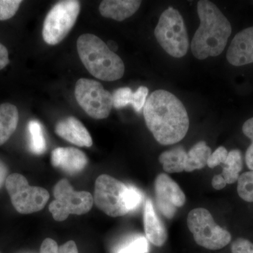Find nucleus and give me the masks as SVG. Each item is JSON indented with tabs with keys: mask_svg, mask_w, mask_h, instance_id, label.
Returning a JSON list of instances; mask_svg holds the SVG:
<instances>
[{
	"mask_svg": "<svg viewBox=\"0 0 253 253\" xmlns=\"http://www.w3.org/2000/svg\"><path fill=\"white\" fill-rule=\"evenodd\" d=\"M145 122L159 144L167 146L184 139L189 118L182 102L172 93L158 89L151 93L144 107Z\"/></svg>",
	"mask_w": 253,
	"mask_h": 253,
	"instance_id": "nucleus-1",
	"label": "nucleus"
},
{
	"mask_svg": "<svg viewBox=\"0 0 253 253\" xmlns=\"http://www.w3.org/2000/svg\"><path fill=\"white\" fill-rule=\"evenodd\" d=\"M197 12L201 24L191 41L192 54L199 60L219 56L231 36V23L219 8L208 0L198 2Z\"/></svg>",
	"mask_w": 253,
	"mask_h": 253,
	"instance_id": "nucleus-2",
	"label": "nucleus"
},
{
	"mask_svg": "<svg viewBox=\"0 0 253 253\" xmlns=\"http://www.w3.org/2000/svg\"><path fill=\"white\" fill-rule=\"evenodd\" d=\"M77 49L84 67L97 79L116 81L124 76L123 60L99 37L82 35L78 40Z\"/></svg>",
	"mask_w": 253,
	"mask_h": 253,
	"instance_id": "nucleus-3",
	"label": "nucleus"
},
{
	"mask_svg": "<svg viewBox=\"0 0 253 253\" xmlns=\"http://www.w3.org/2000/svg\"><path fill=\"white\" fill-rule=\"evenodd\" d=\"M141 201L142 195L134 186H126L109 174H101L96 179L94 202L110 217L126 215L139 207Z\"/></svg>",
	"mask_w": 253,
	"mask_h": 253,
	"instance_id": "nucleus-4",
	"label": "nucleus"
},
{
	"mask_svg": "<svg viewBox=\"0 0 253 253\" xmlns=\"http://www.w3.org/2000/svg\"><path fill=\"white\" fill-rule=\"evenodd\" d=\"M154 34L161 47L172 57H184L187 53L189 36L184 18L177 9L168 7L163 11Z\"/></svg>",
	"mask_w": 253,
	"mask_h": 253,
	"instance_id": "nucleus-5",
	"label": "nucleus"
},
{
	"mask_svg": "<svg viewBox=\"0 0 253 253\" xmlns=\"http://www.w3.org/2000/svg\"><path fill=\"white\" fill-rule=\"evenodd\" d=\"M187 226L196 244L205 249L217 251L231 242L230 233L218 225L205 208H195L189 213Z\"/></svg>",
	"mask_w": 253,
	"mask_h": 253,
	"instance_id": "nucleus-6",
	"label": "nucleus"
},
{
	"mask_svg": "<svg viewBox=\"0 0 253 253\" xmlns=\"http://www.w3.org/2000/svg\"><path fill=\"white\" fill-rule=\"evenodd\" d=\"M54 200L50 204L49 210L55 220L63 221L70 214H86L90 211L94 204V197L86 191H76L69 181L61 179L54 188Z\"/></svg>",
	"mask_w": 253,
	"mask_h": 253,
	"instance_id": "nucleus-7",
	"label": "nucleus"
},
{
	"mask_svg": "<svg viewBox=\"0 0 253 253\" xmlns=\"http://www.w3.org/2000/svg\"><path fill=\"white\" fill-rule=\"evenodd\" d=\"M5 186L16 211L28 214L41 211L49 199V194L44 188L32 186L26 178L18 173L8 176Z\"/></svg>",
	"mask_w": 253,
	"mask_h": 253,
	"instance_id": "nucleus-8",
	"label": "nucleus"
},
{
	"mask_svg": "<svg viewBox=\"0 0 253 253\" xmlns=\"http://www.w3.org/2000/svg\"><path fill=\"white\" fill-rule=\"evenodd\" d=\"M81 3L76 0L61 1L46 15L42 28L43 40L46 44L56 45L66 38L77 21Z\"/></svg>",
	"mask_w": 253,
	"mask_h": 253,
	"instance_id": "nucleus-9",
	"label": "nucleus"
},
{
	"mask_svg": "<svg viewBox=\"0 0 253 253\" xmlns=\"http://www.w3.org/2000/svg\"><path fill=\"white\" fill-rule=\"evenodd\" d=\"M75 96L88 116L97 120L109 117L113 107V96L99 82L81 78L76 83Z\"/></svg>",
	"mask_w": 253,
	"mask_h": 253,
	"instance_id": "nucleus-10",
	"label": "nucleus"
},
{
	"mask_svg": "<svg viewBox=\"0 0 253 253\" xmlns=\"http://www.w3.org/2000/svg\"><path fill=\"white\" fill-rule=\"evenodd\" d=\"M154 189L158 209L165 217L172 219L178 208L185 204V194L166 173H161L156 176Z\"/></svg>",
	"mask_w": 253,
	"mask_h": 253,
	"instance_id": "nucleus-11",
	"label": "nucleus"
},
{
	"mask_svg": "<svg viewBox=\"0 0 253 253\" xmlns=\"http://www.w3.org/2000/svg\"><path fill=\"white\" fill-rule=\"evenodd\" d=\"M226 59L234 66L253 63V26L236 35L226 52Z\"/></svg>",
	"mask_w": 253,
	"mask_h": 253,
	"instance_id": "nucleus-12",
	"label": "nucleus"
},
{
	"mask_svg": "<svg viewBox=\"0 0 253 253\" xmlns=\"http://www.w3.org/2000/svg\"><path fill=\"white\" fill-rule=\"evenodd\" d=\"M51 165L60 168L67 174H76L82 172L87 165L86 155L76 148H56L51 152Z\"/></svg>",
	"mask_w": 253,
	"mask_h": 253,
	"instance_id": "nucleus-13",
	"label": "nucleus"
},
{
	"mask_svg": "<svg viewBox=\"0 0 253 253\" xmlns=\"http://www.w3.org/2000/svg\"><path fill=\"white\" fill-rule=\"evenodd\" d=\"M55 131L60 137L68 142L81 146L91 147L92 139L83 123L75 117H68L60 121L55 126Z\"/></svg>",
	"mask_w": 253,
	"mask_h": 253,
	"instance_id": "nucleus-14",
	"label": "nucleus"
},
{
	"mask_svg": "<svg viewBox=\"0 0 253 253\" xmlns=\"http://www.w3.org/2000/svg\"><path fill=\"white\" fill-rule=\"evenodd\" d=\"M145 234L150 242L161 247L168 240V231L163 221L155 211L152 201L147 199L144 212Z\"/></svg>",
	"mask_w": 253,
	"mask_h": 253,
	"instance_id": "nucleus-15",
	"label": "nucleus"
},
{
	"mask_svg": "<svg viewBox=\"0 0 253 253\" xmlns=\"http://www.w3.org/2000/svg\"><path fill=\"white\" fill-rule=\"evenodd\" d=\"M141 4L139 0H104L99 5V12L105 18L122 21L135 14Z\"/></svg>",
	"mask_w": 253,
	"mask_h": 253,
	"instance_id": "nucleus-16",
	"label": "nucleus"
},
{
	"mask_svg": "<svg viewBox=\"0 0 253 253\" xmlns=\"http://www.w3.org/2000/svg\"><path fill=\"white\" fill-rule=\"evenodd\" d=\"M19 114L16 106L4 103L0 104V146L6 142L17 128Z\"/></svg>",
	"mask_w": 253,
	"mask_h": 253,
	"instance_id": "nucleus-17",
	"label": "nucleus"
},
{
	"mask_svg": "<svg viewBox=\"0 0 253 253\" xmlns=\"http://www.w3.org/2000/svg\"><path fill=\"white\" fill-rule=\"evenodd\" d=\"M187 153L182 146H179L160 155L159 162L162 164L165 172L179 173L185 169Z\"/></svg>",
	"mask_w": 253,
	"mask_h": 253,
	"instance_id": "nucleus-18",
	"label": "nucleus"
},
{
	"mask_svg": "<svg viewBox=\"0 0 253 253\" xmlns=\"http://www.w3.org/2000/svg\"><path fill=\"white\" fill-rule=\"evenodd\" d=\"M211 154L212 150L208 146L206 141H199L187 153L184 171L190 172L196 169H203L208 166V159Z\"/></svg>",
	"mask_w": 253,
	"mask_h": 253,
	"instance_id": "nucleus-19",
	"label": "nucleus"
},
{
	"mask_svg": "<svg viewBox=\"0 0 253 253\" xmlns=\"http://www.w3.org/2000/svg\"><path fill=\"white\" fill-rule=\"evenodd\" d=\"M222 166L221 175L225 179L226 184H231L238 181L240 172L243 169L242 154L238 149L228 153L227 157Z\"/></svg>",
	"mask_w": 253,
	"mask_h": 253,
	"instance_id": "nucleus-20",
	"label": "nucleus"
},
{
	"mask_svg": "<svg viewBox=\"0 0 253 253\" xmlns=\"http://www.w3.org/2000/svg\"><path fill=\"white\" fill-rule=\"evenodd\" d=\"M30 136L29 147L31 152L36 155H41L45 152L46 144L43 128L41 123L38 121H31L28 125Z\"/></svg>",
	"mask_w": 253,
	"mask_h": 253,
	"instance_id": "nucleus-21",
	"label": "nucleus"
},
{
	"mask_svg": "<svg viewBox=\"0 0 253 253\" xmlns=\"http://www.w3.org/2000/svg\"><path fill=\"white\" fill-rule=\"evenodd\" d=\"M237 181L240 197L246 202H253V170L243 173Z\"/></svg>",
	"mask_w": 253,
	"mask_h": 253,
	"instance_id": "nucleus-22",
	"label": "nucleus"
},
{
	"mask_svg": "<svg viewBox=\"0 0 253 253\" xmlns=\"http://www.w3.org/2000/svg\"><path fill=\"white\" fill-rule=\"evenodd\" d=\"M149 245L144 236H138L123 245L118 253H147Z\"/></svg>",
	"mask_w": 253,
	"mask_h": 253,
	"instance_id": "nucleus-23",
	"label": "nucleus"
},
{
	"mask_svg": "<svg viewBox=\"0 0 253 253\" xmlns=\"http://www.w3.org/2000/svg\"><path fill=\"white\" fill-rule=\"evenodd\" d=\"M112 96L113 106L117 109L132 104L134 99V92L129 87L119 88L113 92Z\"/></svg>",
	"mask_w": 253,
	"mask_h": 253,
	"instance_id": "nucleus-24",
	"label": "nucleus"
},
{
	"mask_svg": "<svg viewBox=\"0 0 253 253\" xmlns=\"http://www.w3.org/2000/svg\"><path fill=\"white\" fill-rule=\"evenodd\" d=\"M21 0H0V21L12 18L17 12Z\"/></svg>",
	"mask_w": 253,
	"mask_h": 253,
	"instance_id": "nucleus-25",
	"label": "nucleus"
},
{
	"mask_svg": "<svg viewBox=\"0 0 253 253\" xmlns=\"http://www.w3.org/2000/svg\"><path fill=\"white\" fill-rule=\"evenodd\" d=\"M243 132L251 139L252 143L246 153V163L248 168L253 170V118H250L243 126Z\"/></svg>",
	"mask_w": 253,
	"mask_h": 253,
	"instance_id": "nucleus-26",
	"label": "nucleus"
},
{
	"mask_svg": "<svg viewBox=\"0 0 253 253\" xmlns=\"http://www.w3.org/2000/svg\"><path fill=\"white\" fill-rule=\"evenodd\" d=\"M149 94V89L146 86H141L138 88L137 90L134 92V99H133L132 107L137 113H140L141 110L144 109L147 96Z\"/></svg>",
	"mask_w": 253,
	"mask_h": 253,
	"instance_id": "nucleus-27",
	"label": "nucleus"
},
{
	"mask_svg": "<svg viewBox=\"0 0 253 253\" xmlns=\"http://www.w3.org/2000/svg\"><path fill=\"white\" fill-rule=\"evenodd\" d=\"M228 151L224 146H219L212 153L208 161V167L214 168L223 164L228 156Z\"/></svg>",
	"mask_w": 253,
	"mask_h": 253,
	"instance_id": "nucleus-28",
	"label": "nucleus"
},
{
	"mask_svg": "<svg viewBox=\"0 0 253 253\" xmlns=\"http://www.w3.org/2000/svg\"><path fill=\"white\" fill-rule=\"evenodd\" d=\"M232 253H253V244L249 240L239 238L231 245Z\"/></svg>",
	"mask_w": 253,
	"mask_h": 253,
	"instance_id": "nucleus-29",
	"label": "nucleus"
},
{
	"mask_svg": "<svg viewBox=\"0 0 253 253\" xmlns=\"http://www.w3.org/2000/svg\"><path fill=\"white\" fill-rule=\"evenodd\" d=\"M40 253H59V246L53 239H44L41 245Z\"/></svg>",
	"mask_w": 253,
	"mask_h": 253,
	"instance_id": "nucleus-30",
	"label": "nucleus"
},
{
	"mask_svg": "<svg viewBox=\"0 0 253 253\" xmlns=\"http://www.w3.org/2000/svg\"><path fill=\"white\" fill-rule=\"evenodd\" d=\"M9 63V51L6 46L0 43V71L4 69Z\"/></svg>",
	"mask_w": 253,
	"mask_h": 253,
	"instance_id": "nucleus-31",
	"label": "nucleus"
},
{
	"mask_svg": "<svg viewBox=\"0 0 253 253\" xmlns=\"http://www.w3.org/2000/svg\"><path fill=\"white\" fill-rule=\"evenodd\" d=\"M59 253H78L77 246L73 241L65 243L59 247Z\"/></svg>",
	"mask_w": 253,
	"mask_h": 253,
	"instance_id": "nucleus-32",
	"label": "nucleus"
},
{
	"mask_svg": "<svg viewBox=\"0 0 253 253\" xmlns=\"http://www.w3.org/2000/svg\"><path fill=\"white\" fill-rule=\"evenodd\" d=\"M225 179L221 174H217L213 176L212 179V186L214 189L221 190L224 189L226 185Z\"/></svg>",
	"mask_w": 253,
	"mask_h": 253,
	"instance_id": "nucleus-33",
	"label": "nucleus"
},
{
	"mask_svg": "<svg viewBox=\"0 0 253 253\" xmlns=\"http://www.w3.org/2000/svg\"><path fill=\"white\" fill-rule=\"evenodd\" d=\"M8 177V168L2 161H0V189L5 184Z\"/></svg>",
	"mask_w": 253,
	"mask_h": 253,
	"instance_id": "nucleus-34",
	"label": "nucleus"
}]
</instances>
